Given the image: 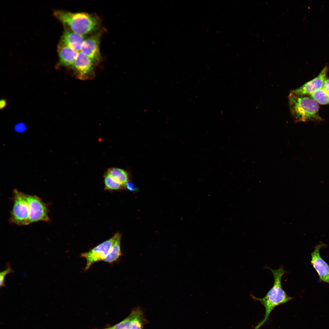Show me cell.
<instances>
[{"label":"cell","instance_id":"6da1fadb","mask_svg":"<svg viewBox=\"0 0 329 329\" xmlns=\"http://www.w3.org/2000/svg\"><path fill=\"white\" fill-rule=\"evenodd\" d=\"M288 100L290 113L295 122L324 121L319 114L318 103L311 98L290 92Z\"/></svg>","mask_w":329,"mask_h":329},{"label":"cell","instance_id":"7a4b0ae2","mask_svg":"<svg viewBox=\"0 0 329 329\" xmlns=\"http://www.w3.org/2000/svg\"><path fill=\"white\" fill-rule=\"evenodd\" d=\"M54 14L70 30L83 35L96 31L100 25V21L97 17L86 12L56 10Z\"/></svg>","mask_w":329,"mask_h":329},{"label":"cell","instance_id":"3957f363","mask_svg":"<svg viewBox=\"0 0 329 329\" xmlns=\"http://www.w3.org/2000/svg\"><path fill=\"white\" fill-rule=\"evenodd\" d=\"M10 221L19 225H29V209L26 194L15 189Z\"/></svg>","mask_w":329,"mask_h":329},{"label":"cell","instance_id":"277c9868","mask_svg":"<svg viewBox=\"0 0 329 329\" xmlns=\"http://www.w3.org/2000/svg\"><path fill=\"white\" fill-rule=\"evenodd\" d=\"M119 234H115L110 239L102 242L90 251L81 254V256L85 259L86 270L88 269L93 264L104 261L114 242Z\"/></svg>","mask_w":329,"mask_h":329},{"label":"cell","instance_id":"5b68a950","mask_svg":"<svg viewBox=\"0 0 329 329\" xmlns=\"http://www.w3.org/2000/svg\"><path fill=\"white\" fill-rule=\"evenodd\" d=\"M29 209V224L39 221L48 222L50 218L46 204L35 195L26 194Z\"/></svg>","mask_w":329,"mask_h":329},{"label":"cell","instance_id":"8992f818","mask_svg":"<svg viewBox=\"0 0 329 329\" xmlns=\"http://www.w3.org/2000/svg\"><path fill=\"white\" fill-rule=\"evenodd\" d=\"M95 63L81 51L72 66L76 77L81 80L92 78L94 76V65Z\"/></svg>","mask_w":329,"mask_h":329},{"label":"cell","instance_id":"52a82bcc","mask_svg":"<svg viewBox=\"0 0 329 329\" xmlns=\"http://www.w3.org/2000/svg\"><path fill=\"white\" fill-rule=\"evenodd\" d=\"M325 246L321 243L315 246L311 254V263L319 276V281L329 284V266L321 257L320 253V249Z\"/></svg>","mask_w":329,"mask_h":329},{"label":"cell","instance_id":"ba28073f","mask_svg":"<svg viewBox=\"0 0 329 329\" xmlns=\"http://www.w3.org/2000/svg\"><path fill=\"white\" fill-rule=\"evenodd\" d=\"M328 68V66L325 65L317 77L306 83L299 87L291 90L290 92L298 95L305 96L310 95L316 90L322 88L327 78L326 76Z\"/></svg>","mask_w":329,"mask_h":329},{"label":"cell","instance_id":"9c48e42d","mask_svg":"<svg viewBox=\"0 0 329 329\" xmlns=\"http://www.w3.org/2000/svg\"><path fill=\"white\" fill-rule=\"evenodd\" d=\"M101 35L100 33H97L85 39L80 50L95 63L101 59L100 50Z\"/></svg>","mask_w":329,"mask_h":329},{"label":"cell","instance_id":"30bf717a","mask_svg":"<svg viewBox=\"0 0 329 329\" xmlns=\"http://www.w3.org/2000/svg\"><path fill=\"white\" fill-rule=\"evenodd\" d=\"M58 52L60 64L67 67L72 66L78 53L61 42L58 46Z\"/></svg>","mask_w":329,"mask_h":329},{"label":"cell","instance_id":"8fae6325","mask_svg":"<svg viewBox=\"0 0 329 329\" xmlns=\"http://www.w3.org/2000/svg\"><path fill=\"white\" fill-rule=\"evenodd\" d=\"M85 39L84 35L68 30L64 32L61 37V42L78 52L80 51Z\"/></svg>","mask_w":329,"mask_h":329},{"label":"cell","instance_id":"7c38bea8","mask_svg":"<svg viewBox=\"0 0 329 329\" xmlns=\"http://www.w3.org/2000/svg\"><path fill=\"white\" fill-rule=\"evenodd\" d=\"M130 313L132 318L130 329H143L147 321L142 310L139 307L135 308Z\"/></svg>","mask_w":329,"mask_h":329},{"label":"cell","instance_id":"4fadbf2b","mask_svg":"<svg viewBox=\"0 0 329 329\" xmlns=\"http://www.w3.org/2000/svg\"><path fill=\"white\" fill-rule=\"evenodd\" d=\"M121 235L119 234L112 244L109 252L104 260L109 263L117 261L122 255L120 246Z\"/></svg>","mask_w":329,"mask_h":329},{"label":"cell","instance_id":"5bb4252c","mask_svg":"<svg viewBox=\"0 0 329 329\" xmlns=\"http://www.w3.org/2000/svg\"><path fill=\"white\" fill-rule=\"evenodd\" d=\"M107 173L113 179L125 186L128 181V175L126 171L118 168H112L108 169Z\"/></svg>","mask_w":329,"mask_h":329},{"label":"cell","instance_id":"9a60e30c","mask_svg":"<svg viewBox=\"0 0 329 329\" xmlns=\"http://www.w3.org/2000/svg\"><path fill=\"white\" fill-rule=\"evenodd\" d=\"M311 98L321 104H329V93L322 88L310 94Z\"/></svg>","mask_w":329,"mask_h":329},{"label":"cell","instance_id":"2e32d148","mask_svg":"<svg viewBox=\"0 0 329 329\" xmlns=\"http://www.w3.org/2000/svg\"><path fill=\"white\" fill-rule=\"evenodd\" d=\"M105 188L108 190H117L122 189L124 186L117 182L107 173L104 176Z\"/></svg>","mask_w":329,"mask_h":329},{"label":"cell","instance_id":"e0dca14e","mask_svg":"<svg viewBox=\"0 0 329 329\" xmlns=\"http://www.w3.org/2000/svg\"><path fill=\"white\" fill-rule=\"evenodd\" d=\"M132 316L131 313L121 322L111 327V329H130Z\"/></svg>","mask_w":329,"mask_h":329},{"label":"cell","instance_id":"ac0fdd59","mask_svg":"<svg viewBox=\"0 0 329 329\" xmlns=\"http://www.w3.org/2000/svg\"><path fill=\"white\" fill-rule=\"evenodd\" d=\"M14 271L12 269L10 264L9 263L6 264V268L3 271L0 273V287H5V280L6 275L9 274L14 272Z\"/></svg>","mask_w":329,"mask_h":329},{"label":"cell","instance_id":"d6986e66","mask_svg":"<svg viewBox=\"0 0 329 329\" xmlns=\"http://www.w3.org/2000/svg\"><path fill=\"white\" fill-rule=\"evenodd\" d=\"M125 186L129 190L131 191H134L135 190V188L134 184L128 181L125 185Z\"/></svg>","mask_w":329,"mask_h":329},{"label":"cell","instance_id":"ffe728a7","mask_svg":"<svg viewBox=\"0 0 329 329\" xmlns=\"http://www.w3.org/2000/svg\"><path fill=\"white\" fill-rule=\"evenodd\" d=\"M322 88L329 93V79L326 78Z\"/></svg>","mask_w":329,"mask_h":329},{"label":"cell","instance_id":"44dd1931","mask_svg":"<svg viewBox=\"0 0 329 329\" xmlns=\"http://www.w3.org/2000/svg\"><path fill=\"white\" fill-rule=\"evenodd\" d=\"M7 102L5 99H2L0 101V108L2 109L5 108L6 106Z\"/></svg>","mask_w":329,"mask_h":329},{"label":"cell","instance_id":"7402d4cb","mask_svg":"<svg viewBox=\"0 0 329 329\" xmlns=\"http://www.w3.org/2000/svg\"><path fill=\"white\" fill-rule=\"evenodd\" d=\"M25 127L24 125L22 124H18L16 126V129H16L18 130H19V131L24 130V129H25Z\"/></svg>","mask_w":329,"mask_h":329},{"label":"cell","instance_id":"603a6c76","mask_svg":"<svg viewBox=\"0 0 329 329\" xmlns=\"http://www.w3.org/2000/svg\"><path fill=\"white\" fill-rule=\"evenodd\" d=\"M111 329L110 327H108V328H104V329Z\"/></svg>","mask_w":329,"mask_h":329}]
</instances>
